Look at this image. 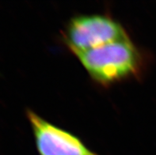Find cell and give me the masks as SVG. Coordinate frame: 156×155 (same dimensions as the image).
<instances>
[{
  "mask_svg": "<svg viewBox=\"0 0 156 155\" xmlns=\"http://www.w3.org/2000/svg\"><path fill=\"white\" fill-rule=\"evenodd\" d=\"M94 80L110 85L136 76L141 56L129 38L75 54Z\"/></svg>",
  "mask_w": 156,
  "mask_h": 155,
  "instance_id": "obj_1",
  "label": "cell"
},
{
  "mask_svg": "<svg viewBox=\"0 0 156 155\" xmlns=\"http://www.w3.org/2000/svg\"><path fill=\"white\" fill-rule=\"evenodd\" d=\"M127 38L129 37L121 24L101 14L75 17L64 32L66 43L75 54Z\"/></svg>",
  "mask_w": 156,
  "mask_h": 155,
  "instance_id": "obj_2",
  "label": "cell"
},
{
  "mask_svg": "<svg viewBox=\"0 0 156 155\" xmlns=\"http://www.w3.org/2000/svg\"><path fill=\"white\" fill-rule=\"evenodd\" d=\"M28 119L40 155H98L73 134L46 121L31 110Z\"/></svg>",
  "mask_w": 156,
  "mask_h": 155,
  "instance_id": "obj_3",
  "label": "cell"
}]
</instances>
